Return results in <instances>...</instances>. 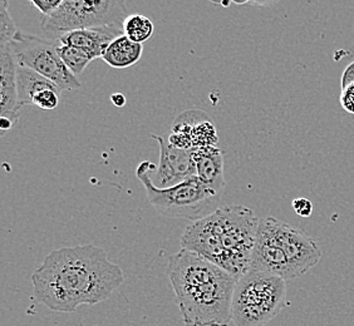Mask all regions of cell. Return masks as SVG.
Wrapping results in <instances>:
<instances>
[{
  "mask_svg": "<svg viewBox=\"0 0 354 326\" xmlns=\"http://www.w3.org/2000/svg\"><path fill=\"white\" fill-rule=\"evenodd\" d=\"M124 281L123 270L95 245L61 247L48 253L32 275L35 300L55 313L100 304Z\"/></svg>",
  "mask_w": 354,
  "mask_h": 326,
  "instance_id": "obj_1",
  "label": "cell"
},
{
  "mask_svg": "<svg viewBox=\"0 0 354 326\" xmlns=\"http://www.w3.org/2000/svg\"><path fill=\"white\" fill-rule=\"evenodd\" d=\"M167 275L186 326H229L236 281L230 272L181 249L169 258Z\"/></svg>",
  "mask_w": 354,
  "mask_h": 326,
  "instance_id": "obj_2",
  "label": "cell"
},
{
  "mask_svg": "<svg viewBox=\"0 0 354 326\" xmlns=\"http://www.w3.org/2000/svg\"><path fill=\"white\" fill-rule=\"evenodd\" d=\"M259 221L252 209L226 204L192 221L180 242L185 250L212 261L238 280L250 270Z\"/></svg>",
  "mask_w": 354,
  "mask_h": 326,
  "instance_id": "obj_3",
  "label": "cell"
},
{
  "mask_svg": "<svg viewBox=\"0 0 354 326\" xmlns=\"http://www.w3.org/2000/svg\"><path fill=\"white\" fill-rule=\"evenodd\" d=\"M319 245L307 232L268 216L260 218L250 270L268 272L281 279H298L322 260Z\"/></svg>",
  "mask_w": 354,
  "mask_h": 326,
  "instance_id": "obj_4",
  "label": "cell"
},
{
  "mask_svg": "<svg viewBox=\"0 0 354 326\" xmlns=\"http://www.w3.org/2000/svg\"><path fill=\"white\" fill-rule=\"evenodd\" d=\"M153 164L143 161L138 164L136 176L143 184L151 206L166 218H186L198 221L218 209L223 195L209 189L198 177H191L172 187H157L151 171Z\"/></svg>",
  "mask_w": 354,
  "mask_h": 326,
  "instance_id": "obj_5",
  "label": "cell"
},
{
  "mask_svg": "<svg viewBox=\"0 0 354 326\" xmlns=\"http://www.w3.org/2000/svg\"><path fill=\"white\" fill-rule=\"evenodd\" d=\"M286 305V280L268 272L249 270L236 281L232 323L235 326H266Z\"/></svg>",
  "mask_w": 354,
  "mask_h": 326,
  "instance_id": "obj_6",
  "label": "cell"
},
{
  "mask_svg": "<svg viewBox=\"0 0 354 326\" xmlns=\"http://www.w3.org/2000/svg\"><path fill=\"white\" fill-rule=\"evenodd\" d=\"M18 66L32 69L53 82L62 90L81 88V82L62 61L57 52V41L35 35H19L8 43Z\"/></svg>",
  "mask_w": 354,
  "mask_h": 326,
  "instance_id": "obj_7",
  "label": "cell"
},
{
  "mask_svg": "<svg viewBox=\"0 0 354 326\" xmlns=\"http://www.w3.org/2000/svg\"><path fill=\"white\" fill-rule=\"evenodd\" d=\"M216 124L204 111L187 109L171 126L169 142L177 148L198 150L218 146Z\"/></svg>",
  "mask_w": 354,
  "mask_h": 326,
  "instance_id": "obj_8",
  "label": "cell"
},
{
  "mask_svg": "<svg viewBox=\"0 0 354 326\" xmlns=\"http://www.w3.org/2000/svg\"><path fill=\"white\" fill-rule=\"evenodd\" d=\"M151 137L160 147V164L157 167L156 181H153L157 187L167 189L196 176L194 150L177 148L158 135Z\"/></svg>",
  "mask_w": 354,
  "mask_h": 326,
  "instance_id": "obj_9",
  "label": "cell"
},
{
  "mask_svg": "<svg viewBox=\"0 0 354 326\" xmlns=\"http://www.w3.org/2000/svg\"><path fill=\"white\" fill-rule=\"evenodd\" d=\"M18 63L9 44L0 46V128L7 132L19 119L21 103L17 82Z\"/></svg>",
  "mask_w": 354,
  "mask_h": 326,
  "instance_id": "obj_10",
  "label": "cell"
},
{
  "mask_svg": "<svg viewBox=\"0 0 354 326\" xmlns=\"http://www.w3.org/2000/svg\"><path fill=\"white\" fill-rule=\"evenodd\" d=\"M88 27H95V23L86 0H63L55 12L41 18L43 33L55 41L68 32Z\"/></svg>",
  "mask_w": 354,
  "mask_h": 326,
  "instance_id": "obj_11",
  "label": "cell"
},
{
  "mask_svg": "<svg viewBox=\"0 0 354 326\" xmlns=\"http://www.w3.org/2000/svg\"><path fill=\"white\" fill-rule=\"evenodd\" d=\"M123 24H106L97 27L82 28L68 32L58 39L62 44L80 48L93 59L102 58L109 44L123 33Z\"/></svg>",
  "mask_w": 354,
  "mask_h": 326,
  "instance_id": "obj_12",
  "label": "cell"
},
{
  "mask_svg": "<svg viewBox=\"0 0 354 326\" xmlns=\"http://www.w3.org/2000/svg\"><path fill=\"white\" fill-rule=\"evenodd\" d=\"M194 160L196 163V177L209 189L224 193V151L218 146H209L194 150Z\"/></svg>",
  "mask_w": 354,
  "mask_h": 326,
  "instance_id": "obj_13",
  "label": "cell"
},
{
  "mask_svg": "<svg viewBox=\"0 0 354 326\" xmlns=\"http://www.w3.org/2000/svg\"><path fill=\"white\" fill-rule=\"evenodd\" d=\"M142 53V44L135 43L123 35L109 44L103 53L102 59L112 68H129L141 59Z\"/></svg>",
  "mask_w": 354,
  "mask_h": 326,
  "instance_id": "obj_14",
  "label": "cell"
},
{
  "mask_svg": "<svg viewBox=\"0 0 354 326\" xmlns=\"http://www.w3.org/2000/svg\"><path fill=\"white\" fill-rule=\"evenodd\" d=\"M97 26L123 24L130 15L126 0H86Z\"/></svg>",
  "mask_w": 354,
  "mask_h": 326,
  "instance_id": "obj_15",
  "label": "cell"
},
{
  "mask_svg": "<svg viewBox=\"0 0 354 326\" xmlns=\"http://www.w3.org/2000/svg\"><path fill=\"white\" fill-rule=\"evenodd\" d=\"M17 82H18V95H19V103L21 107L32 103L35 95L44 89L59 88L46 77L21 66H18L17 69Z\"/></svg>",
  "mask_w": 354,
  "mask_h": 326,
  "instance_id": "obj_16",
  "label": "cell"
},
{
  "mask_svg": "<svg viewBox=\"0 0 354 326\" xmlns=\"http://www.w3.org/2000/svg\"><path fill=\"white\" fill-rule=\"evenodd\" d=\"M122 27L124 35L138 44L151 39L155 32V26L150 18L140 13L130 14L123 21Z\"/></svg>",
  "mask_w": 354,
  "mask_h": 326,
  "instance_id": "obj_17",
  "label": "cell"
},
{
  "mask_svg": "<svg viewBox=\"0 0 354 326\" xmlns=\"http://www.w3.org/2000/svg\"><path fill=\"white\" fill-rule=\"evenodd\" d=\"M57 52L61 57L62 61H64V64L75 75H82L83 70L88 67L91 61H93V58L82 49L62 44L58 41H57Z\"/></svg>",
  "mask_w": 354,
  "mask_h": 326,
  "instance_id": "obj_18",
  "label": "cell"
},
{
  "mask_svg": "<svg viewBox=\"0 0 354 326\" xmlns=\"http://www.w3.org/2000/svg\"><path fill=\"white\" fill-rule=\"evenodd\" d=\"M341 104L343 109L354 115V61L343 72L341 79Z\"/></svg>",
  "mask_w": 354,
  "mask_h": 326,
  "instance_id": "obj_19",
  "label": "cell"
},
{
  "mask_svg": "<svg viewBox=\"0 0 354 326\" xmlns=\"http://www.w3.org/2000/svg\"><path fill=\"white\" fill-rule=\"evenodd\" d=\"M19 32L8 10V0H0V46L14 41Z\"/></svg>",
  "mask_w": 354,
  "mask_h": 326,
  "instance_id": "obj_20",
  "label": "cell"
},
{
  "mask_svg": "<svg viewBox=\"0 0 354 326\" xmlns=\"http://www.w3.org/2000/svg\"><path fill=\"white\" fill-rule=\"evenodd\" d=\"M62 89L49 88L44 89L35 95L32 101V104L46 111H52L59 106V95H61Z\"/></svg>",
  "mask_w": 354,
  "mask_h": 326,
  "instance_id": "obj_21",
  "label": "cell"
},
{
  "mask_svg": "<svg viewBox=\"0 0 354 326\" xmlns=\"http://www.w3.org/2000/svg\"><path fill=\"white\" fill-rule=\"evenodd\" d=\"M33 7L37 8L41 15H48V14L55 12L57 8L59 7L63 0H29Z\"/></svg>",
  "mask_w": 354,
  "mask_h": 326,
  "instance_id": "obj_22",
  "label": "cell"
},
{
  "mask_svg": "<svg viewBox=\"0 0 354 326\" xmlns=\"http://www.w3.org/2000/svg\"><path fill=\"white\" fill-rule=\"evenodd\" d=\"M293 209L300 218H309L313 213V204L307 198L294 200Z\"/></svg>",
  "mask_w": 354,
  "mask_h": 326,
  "instance_id": "obj_23",
  "label": "cell"
},
{
  "mask_svg": "<svg viewBox=\"0 0 354 326\" xmlns=\"http://www.w3.org/2000/svg\"><path fill=\"white\" fill-rule=\"evenodd\" d=\"M111 102L113 103V106H116L117 108H122L126 106V95L123 93H113L111 95Z\"/></svg>",
  "mask_w": 354,
  "mask_h": 326,
  "instance_id": "obj_24",
  "label": "cell"
},
{
  "mask_svg": "<svg viewBox=\"0 0 354 326\" xmlns=\"http://www.w3.org/2000/svg\"><path fill=\"white\" fill-rule=\"evenodd\" d=\"M252 4L259 6V7H272L275 6L277 3H279L280 0H250Z\"/></svg>",
  "mask_w": 354,
  "mask_h": 326,
  "instance_id": "obj_25",
  "label": "cell"
},
{
  "mask_svg": "<svg viewBox=\"0 0 354 326\" xmlns=\"http://www.w3.org/2000/svg\"><path fill=\"white\" fill-rule=\"evenodd\" d=\"M212 1V4H216V6H221V7L227 8L232 4V0H209Z\"/></svg>",
  "mask_w": 354,
  "mask_h": 326,
  "instance_id": "obj_26",
  "label": "cell"
},
{
  "mask_svg": "<svg viewBox=\"0 0 354 326\" xmlns=\"http://www.w3.org/2000/svg\"><path fill=\"white\" fill-rule=\"evenodd\" d=\"M250 0H232V4H236V6H244L246 3H249Z\"/></svg>",
  "mask_w": 354,
  "mask_h": 326,
  "instance_id": "obj_27",
  "label": "cell"
}]
</instances>
